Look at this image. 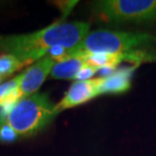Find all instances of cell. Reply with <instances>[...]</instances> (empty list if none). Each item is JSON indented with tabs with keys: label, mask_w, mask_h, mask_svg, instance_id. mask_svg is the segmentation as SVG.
<instances>
[{
	"label": "cell",
	"mask_w": 156,
	"mask_h": 156,
	"mask_svg": "<svg viewBox=\"0 0 156 156\" xmlns=\"http://www.w3.org/2000/svg\"><path fill=\"white\" fill-rule=\"evenodd\" d=\"M88 33V23H55L30 34L0 36V49L29 65L40 60L55 47L68 50L76 48Z\"/></svg>",
	"instance_id": "1"
},
{
	"label": "cell",
	"mask_w": 156,
	"mask_h": 156,
	"mask_svg": "<svg viewBox=\"0 0 156 156\" xmlns=\"http://www.w3.org/2000/svg\"><path fill=\"white\" fill-rule=\"evenodd\" d=\"M156 42L154 36L144 33L98 30L89 32L84 40L72 50H67V59L83 58L96 53L128 54L143 46Z\"/></svg>",
	"instance_id": "2"
},
{
	"label": "cell",
	"mask_w": 156,
	"mask_h": 156,
	"mask_svg": "<svg viewBox=\"0 0 156 156\" xmlns=\"http://www.w3.org/2000/svg\"><path fill=\"white\" fill-rule=\"evenodd\" d=\"M58 114L56 105L46 93H34L15 104L6 122L18 135L32 136L48 126Z\"/></svg>",
	"instance_id": "3"
},
{
	"label": "cell",
	"mask_w": 156,
	"mask_h": 156,
	"mask_svg": "<svg viewBox=\"0 0 156 156\" xmlns=\"http://www.w3.org/2000/svg\"><path fill=\"white\" fill-rule=\"evenodd\" d=\"M95 12L113 23H148L156 21V0H101Z\"/></svg>",
	"instance_id": "4"
},
{
	"label": "cell",
	"mask_w": 156,
	"mask_h": 156,
	"mask_svg": "<svg viewBox=\"0 0 156 156\" xmlns=\"http://www.w3.org/2000/svg\"><path fill=\"white\" fill-rule=\"evenodd\" d=\"M104 81L102 77L91 78L89 80L76 81L69 87L68 91L61 101L56 105V111L60 113L61 111L77 107L79 105L85 104L90 99L101 95L99 88Z\"/></svg>",
	"instance_id": "5"
},
{
	"label": "cell",
	"mask_w": 156,
	"mask_h": 156,
	"mask_svg": "<svg viewBox=\"0 0 156 156\" xmlns=\"http://www.w3.org/2000/svg\"><path fill=\"white\" fill-rule=\"evenodd\" d=\"M57 63L51 56L46 55L36 61L32 66L24 71L17 88L20 99L34 94L40 88L46 78L52 72L53 67Z\"/></svg>",
	"instance_id": "6"
},
{
	"label": "cell",
	"mask_w": 156,
	"mask_h": 156,
	"mask_svg": "<svg viewBox=\"0 0 156 156\" xmlns=\"http://www.w3.org/2000/svg\"><path fill=\"white\" fill-rule=\"evenodd\" d=\"M135 67H120L108 77L104 78L99 93L101 94H115L124 93L131 87V79Z\"/></svg>",
	"instance_id": "7"
},
{
	"label": "cell",
	"mask_w": 156,
	"mask_h": 156,
	"mask_svg": "<svg viewBox=\"0 0 156 156\" xmlns=\"http://www.w3.org/2000/svg\"><path fill=\"white\" fill-rule=\"evenodd\" d=\"M86 65L88 64L83 58H71L57 62L52 69L51 76L55 79H75L77 73Z\"/></svg>",
	"instance_id": "8"
},
{
	"label": "cell",
	"mask_w": 156,
	"mask_h": 156,
	"mask_svg": "<svg viewBox=\"0 0 156 156\" xmlns=\"http://www.w3.org/2000/svg\"><path fill=\"white\" fill-rule=\"evenodd\" d=\"M24 62H21L20 59L11 54L0 55V79L6 76H9L15 71L27 66Z\"/></svg>",
	"instance_id": "9"
},
{
	"label": "cell",
	"mask_w": 156,
	"mask_h": 156,
	"mask_svg": "<svg viewBox=\"0 0 156 156\" xmlns=\"http://www.w3.org/2000/svg\"><path fill=\"white\" fill-rule=\"evenodd\" d=\"M21 76H23V74H20L16 77H14L13 79L4 83L3 85H0V105L6 101V98L10 95L12 91H14L15 89L18 88L21 80Z\"/></svg>",
	"instance_id": "10"
},
{
	"label": "cell",
	"mask_w": 156,
	"mask_h": 156,
	"mask_svg": "<svg viewBox=\"0 0 156 156\" xmlns=\"http://www.w3.org/2000/svg\"><path fill=\"white\" fill-rule=\"evenodd\" d=\"M17 138V133L6 120H0V143H11Z\"/></svg>",
	"instance_id": "11"
},
{
	"label": "cell",
	"mask_w": 156,
	"mask_h": 156,
	"mask_svg": "<svg viewBox=\"0 0 156 156\" xmlns=\"http://www.w3.org/2000/svg\"><path fill=\"white\" fill-rule=\"evenodd\" d=\"M99 68H96L91 65H86L85 67H83L79 72L77 73V75L75 76V79L77 81H84V80H89L91 79V77H93L96 73H98Z\"/></svg>",
	"instance_id": "12"
},
{
	"label": "cell",
	"mask_w": 156,
	"mask_h": 156,
	"mask_svg": "<svg viewBox=\"0 0 156 156\" xmlns=\"http://www.w3.org/2000/svg\"><path fill=\"white\" fill-rule=\"evenodd\" d=\"M0 80H1V79H0Z\"/></svg>",
	"instance_id": "13"
}]
</instances>
